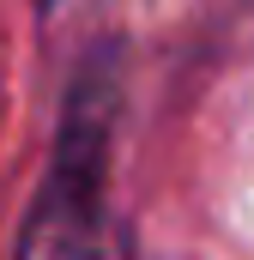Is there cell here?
Here are the masks:
<instances>
[{
	"mask_svg": "<svg viewBox=\"0 0 254 260\" xmlns=\"http://www.w3.org/2000/svg\"><path fill=\"white\" fill-rule=\"evenodd\" d=\"M115 121H121V43H97L67 79L55 151L24 212L12 260H127V230L109 206Z\"/></svg>",
	"mask_w": 254,
	"mask_h": 260,
	"instance_id": "cell-1",
	"label": "cell"
}]
</instances>
